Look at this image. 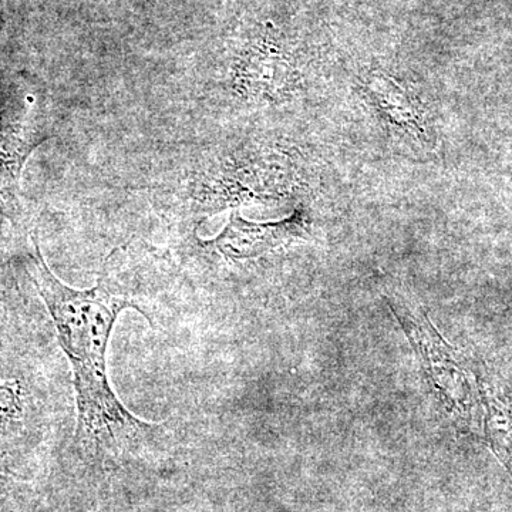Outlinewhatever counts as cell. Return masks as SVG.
Wrapping results in <instances>:
<instances>
[{
	"mask_svg": "<svg viewBox=\"0 0 512 512\" xmlns=\"http://www.w3.org/2000/svg\"><path fill=\"white\" fill-rule=\"evenodd\" d=\"M32 279L52 316L57 340L73 369L76 390V439L99 447H119L148 436L157 426L138 419L120 402L107 373V352L121 312L137 308L113 292L107 266L92 289L63 284L36 245ZM140 311V309H138Z\"/></svg>",
	"mask_w": 512,
	"mask_h": 512,
	"instance_id": "1",
	"label": "cell"
},
{
	"mask_svg": "<svg viewBox=\"0 0 512 512\" xmlns=\"http://www.w3.org/2000/svg\"><path fill=\"white\" fill-rule=\"evenodd\" d=\"M23 390L19 382L0 383V437L8 436L23 416Z\"/></svg>",
	"mask_w": 512,
	"mask_h": 512,
	"instance_id": "2",
	"label": "cell"
},
{
	"mask_svg": "<svg viewBox=\"0 0 512 512\" xmlns=\"http://www.w3.org/2000/svg\"><path fill=\"white\" fill-rule=\"evenodd\" d=\"M18 160L6 150V144L0 141V208L5 205L10 185L15 181Z\"/></svg>",
	"mask_w": 512,
	"mask_h": 512,
	"instance_id": "3",
	"label": "cell"
}]
</instances>
